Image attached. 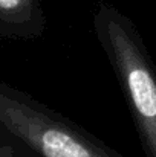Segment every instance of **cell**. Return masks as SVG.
<instances>
[{"instance_id": "4", "label": "cell", "mask_w": 156, "mask_h": 157, "mask_svg": "<svg viewBox=\"0 0 156 157\" xmlns=\"http://www.w3.org/2000/svg\"><path fill=\"white\" fill-rule=\"evenodd\" d=\"M0 157H37L17 139L0 130Z\"/></svg>"}, {"instance_id": "2", "label": "cell", "mask_w": 156, "mask_h": 157, "mask_svg": "<svg viewBox=\"0 0 156 157\" xmlns=\"http://www.w3.org/2000/svg\"><path fill=\"white\" fill-rule=\"evenodd\" d=\"M0 130L37 157H124L72 119L2 81Z\"/></svg>"}, {"instance_id": "3", "label": "cell", "mask_w": 156, "mask_h": 157, "mask_svg": "<svg viewBox=\"0 0 156 157\" xmlns=\"http://www.w3.org/2000/svg\"><path fill=\"white\" fill-rule=\"evenodd\" d=\"M46 15L40 0H0V37L34 40L45 34Z\"/></svg>"}, {"instance_id": "1", "label": "cell", "mask_w": 156, "mask_h": 157, "mask_svg": "<svg viewBox=\"0 0 156 157\" xmlns=\"http://www.w3.org/2000/svg\"><path fill=\"white\" fill-rule=\"evenodd\" d=\"M94 32L116 76L146 157H156V64L135 21L98 2Z\"/></svg>"}]
</instances>
